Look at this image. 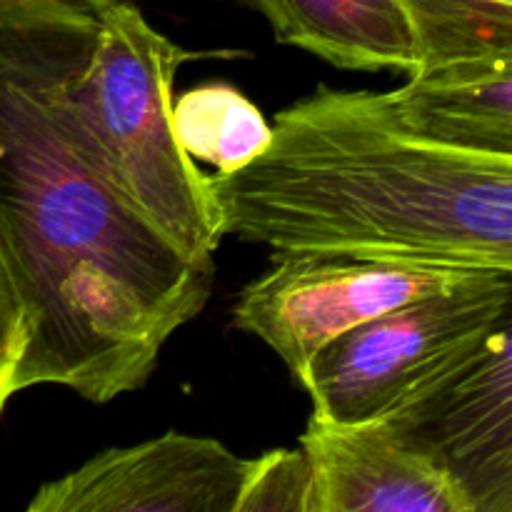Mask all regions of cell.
Listing matches in <instances>:
<instances>
[{"instance_id":"6da1fadb","label":"cell","mask_w":512,"mask_h":512,"mask_svg":"<svg viewBox=\"0 0 512 512\" xmlns=\"http://www.w3.org/2000/svg\"><path fill=\"white\" fill-rule=\"evenodd\" d=\"M98 15L0 0V263L25 313L15 393L63 385L93 403L138 390L215 270L183 258L103 175L75 85Z\"/></svg>"},{"instance_id":"7a4b0ae2","label":"cell","mask_w":512,"mask_h":512,"mask_svg":"<svg viewBox=\"0 0 512 512\" xmlns=\"http://www.w3.org/2000/svg\"><path fill=\"white\" fill-rule=\"evenodd\" d=\"M220 235L275 255L343 253L512 270V158L395 133L373 93L315 90L245 168L208 175Z\"/></svg>"},{"instance_id":"3957f363","label":"cell","mask_w":512,"mask_h":512,"mask_svg":"<svg viewBox=\"0 0 512 512\" xmlns=\"http://www.w3.org/2000/svg\"><path fill=\"white\" fill-rule=\"evenodd\" d=\"M98 38L73 93L93 160L118 193L195 268L215 270L218 213L208 175L173 130L175 73L193 55L135 5L100 10Z\"/></svg>"},{"instance_id":"277c9868","label":"cell","mask_w":512,"mask_h":512,"mask_svg":"<svg viewBox=\"0 0 512 512\" xmlns=\"http://www.w3.org/2000/svg\"><path fill=\"white\" fill-rule=\"evenodd\" d=\"M510 305L512 270H493L338 335L295 373L313 400L310 423L375 428L463 363Z\"/></svg>"},{"instance_id":"5b68a950","label":"cell","mask_w":512,"mask_h":512,"mask_svg":"<svg viewBox=\"0 0 512 512\" xmlns=\"http://www.w3.org/2000/svg\"><path fill=\"white\" fill-rule=\"evenodd\" d=\"M488 273L493 270L368 255H275L273 268L240 293L233 323L298 373L338 335Z\"/></svg>"},{"instance_id":"8992f818","label":"cell","mask_w":512,"mask_h":512,"mask_svg":"<svg viewBox=\"0 0 512 512\" xmlns=\"http://www.w3.org/2000/svg\"><path fill=\"white\" fill-rule=\"evenodd\" d=\"M510 318L373 428L448 480L470 512H512Z\"/></svg>"},{"instance_id":"52a82bcc","label":"cell","mask_w":512,"mask_h":512,"mask_svg":"<svg viewBox=\"0 0 512 512\" xmlns=\"http://www.w3.org/2000/svg\"><path fill=\"white\" fill-rule=\"evenodd\" d=\"M255 463L215 438L165 433L95 455L43 485L25 512H235Z\"/></svg>"},{"instance_id":"ba28073f","label":"cell","mask_w":512,"mask_h":512,"mask_svg":"<svg viewBox=\"0 0 512 512\" xmlns=\"http://www.w3.org/2000/svg\"><path fill=\"white\" fill-rule=\"evenodd\" d=\"M385 125L413 143L483 158H512V58L418 70L373 93Z\"/></svg>"},{"instance_id":"9c48e42d","label":"cell","mask_w":512,"mask_h":512,"mask_svg":"<svg viewBox=\"0 0 512 512\" xmlns=\"http://www.w3.org/2000/svg\"><path fill=\"white\" fill-rule=\"evenodd\" d=\"M315 512H470L453 485L378 430L308 423L300 438Z\"/></svg>"},{"instance_id":"30bf717a","label":"cell","mask_w":512,"mask_h":512,"mask_svg":"<svg viewBox=\"0 0 512 512\" xmlns=\"http://www.w3.org/2000/svg\"><path fill=\"white\" fill-rule=\"evenodd\" d=\"M280 43L345 70H420L418 35L400 0H255Z\"/></svg>"},{"instance_id":"8fae6325","label":"cell","mask_w":512,"mask_h":512,"mask_svg":"<svg viewBox=\"0 0 512 512\" xmlns=\"http://www.w3.org/2000/svg\"><path fill=\"white\" fill-rule=\"evenodd\" d=\"M173 130L190 160L218 175L253 163L270 145V125L250 98L228 83H205L173 100Z\"/></svg>"},{"instance_id":"7c38bea8","label":"cell","mask_w":512,"mask_h":512,"mask_svg":"<svg viewBox=\"0 0 512 512\" xmlns=\"http://www.w3.org/2000/svg\"><path fill=\"white\" fill-rule=\"evenodd\" d=\"M400 5L418 35L420 70L512 58V0H400Z\"/></svg>"},{"instance_id":"4fadbf2b","label":"cell","mask_w":512,"mask_h":512,"mask_svg":"<svg viewBox=\"0 0 512 512\" xmlns=\"http://www.w3.org/2000/svg\"><path fill=\"white\" fill-rule=\"evenodd\" d=\"M235 512H315L313 480L303 450L278 448L260 455Z\"/></svg>"},{"instance_id":"5bb4252c","label":"cell","mask_w":512,"mask_h":512,"mask_svg":"<svg viewBox=\"0 0 512 512\" xmlns=\"http://www.w3.org/2000/svg\"><path fill=\"white\" fill-rule=\"evenodd\" d=\"M25 313L0 263V413L15 395V375L25 353Z\"/></svg>"},{"instance_id":"9a60e30c","label":"cell","mask_w":512,"mask_h":512,"mask_svg":"<svg viewBox=\"0 0 512 512\" xmlns=\"http://www.w3.org/2000/svg\"><path fill=\"white\" fill-rule=\"evenodd\" d=\"M68 3H75V5H80V8L90 10V13H100V10L110 8V5L128 3V0H68Z\"/></svg>"}]
</instances>
